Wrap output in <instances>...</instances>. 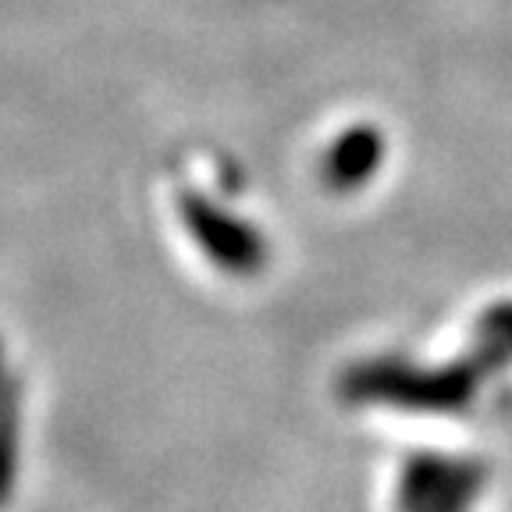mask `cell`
<instances>
[{
  "mask_svg": "<svg viewBox=\"0 0 512 512\" xmlns=\"http://www.w3.org/2000/svg\"><path fill=\"white\" fill-rule=\"evenodd\" d=\"M374 136H367V132H356V136H345L338 139L335 153H331L328 160V171L338 178V182H349L352 175H363L360 171V157H367V153H374Z\"/></svg>",
  "mask_w": 512,
  "mask_h": 512,
  "instance_id": "1",
  "label": "cell"
}]
</instances>
